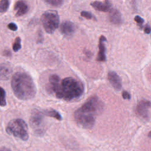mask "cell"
Segmentation results:
<instances>
[{"label": "cell", "mask_w": 151, "mask_h": 151, "mask_svg": "<svg viewBox=\"0 0 151 151\" xmlns=\"http://www.w3.org/2000/svg\"><path fill=\"white\" fill-rule=\"evenodd\" d=\"M49 84L50 89L56 97L66 101L78 99L84 92L82 83L73 77H65L61 80L58 75L52 74L49 77Z\"/></svg>", "instance_id": "1"}, {"label": "cell", "mask_w": 151, "mask_h": 151, "mask_svg": "<svg viewBox=\"0 0 151 151\" xmlns=\"http://www.w3.org/2000/svg\"><path fill=\"white\" fill-rule=\"evenodd\" d=\"M104 104L96 96H91L74 113V119L77 126L90 129L95 123V116L103 110Z\"/></svg>", "instance_id": "2"}, {"label": "cell", "mask_w": 151, "mask_h": 151, "mask_svg": "<svg viewBox=\"0 0 151 151\" xmlns=\"http://www.w3.org/2000/svg\"><path fill=\"white\" fill-rule=\"evenodd\" d=\"M11 87L15 96L21 100L32 99L37 91L31 77L27 73L22 72H17L12 76Z\"/></svg>", "instance_id": "3"}, {"label": "cell", "mask_w": 151, "mask_h": 151, "mask_svg": "<svg viewBox=\"0 0 151 151\" xmlns=\"http://www.w3.org/2000/svg\"><path fill=\"white\" fill-rule=\"evenodd\" d=\"M6 132L9 134L24 141L27 140L29 138L27 124L21 119H15L9 122L6 127Z\"/></svg>", "instance_id": "4"}, {"label": "cell", "mask_w": 151, "mask_h": 151, "mask_svg": "<svg viewBox=\"0 0 151 151\" xmlns=\"http://www.w3.org/2000/svg\"><path fill=\"white\" fill-rule=\"evenodd\" d=\"M41 20L48 34L53 33L59 25V15L56 11H47L42 14Z\"/></svg>", "instance_id": "5"}, {"label": "cell", "mask_w": 151, "mask_h": 151, "mask_svg": "<svg viewBox=\"0 0 151 151\" xmlns=\"http://www.w3.org/2000/svg\"><path fill=\"white\" fill-rule=\"evenodd\" d=\"M44 113L42 111L34 109L32 111L29 119V123L35 133L42 134L44 133Z\"/></svg>", "instance_id": "6"}, {"label": "cell", "mask_w": 151, "mask_h": 151, "mask_svg": "<svg viewBox=\"0 0 151 151\" xmlns=\"http://www.w3.org/2000/svg\"><path fill=\"white\" fill-rule=\"evenodd\" d=\"M151 107V102L147 100H142L137 104V114L143 119L148 117V109Z\"/></svg>", "instance_id": "7"}, {"label": "cell", "mask_w": 151, "mask_h": 151, "mask_svg": "<svg viewBox=\"0 0 151 151\" xmlns=\"http://www.w3.org/2000/svg\"><path fill=\"white\" fill-rule=\"evenodd\" d=\"M107 77L111 85L116 91L121 90L122 87V80L116 73L114 71H109L107 74Z\"/></svg>", "instance_id": "8"}, {"label": "cell", "mask_w": 151, "mask_h": 151, "mask_svg": "<svg viewBox=\"0 0 151 151\" xmlns=\"http://www.w3.org/2000/svg\"><path fill=\"white\" fill-rule=\"evenodd\" d=\"M14 10L16 11V17H21L27 13L29 10V6L25 1L19 0L14 5Z\"/></svg>", "instance_id": "9"}, {"label": "cell", "mask_w": 151, "mask_h": 151, "mask_svg": "<svg viewBox=\"0 0 151 151\" xmlns=\"http://www.w3.org/2000/svg\"><path fill=\"white\" fill-rule=\"evenodd\" d=\"M60 29L61 32L65 36H71L74 33L76 27L72 22L65 21L61 24Z\"/></svg>", "instance_id": "10"}, {"label": "cell", "mask_w": 151, "mask_h": 151, "mask_svg": "<svg viewBox=\"0 0 151 151\" xmlns=\"http://www.w3.org/2000/svg\"><path fill=\"white\" fill-rule=\"evenodd\" d=\"M90 5L96 10L101 12H109L111 9V4L109 0H105L104 2L96 1L91 2Z\"/></svg>", "instance_id": "11"}, {"label": "cell", "mask_w": 151, "mask_h": 151, "mask_svg": "<svg viewBox=\"0 0 151 151\" xmlns=\"http://www.w3.org/2000/svg\"><path fill=\"white\" fill-rule=\"evenodd\" d=\"M107 41L106 38L104 35H101L99 38V52L97 57V61L100 62L105 61L106 60V47L104 45V42Z\"/></svg>", "instance_id": "12"}, {"label": "cell", "mask_w": 151, "mask_h": 151, "mask_svg": "<svg viewBox=\"0 0 151 151\" xmlns=\"http://www.w3.org/2000/svg\"><path fill=\"white\" fill-rule=\"evenodd\" d=\"M109 21L115 25H119L122 23V17L120 12L117 9L111 8L109 11Z\"/></svg>", "instance_id": "13"}, {"label": "cell", "mask_w": 151, "mask_h": 151, "mask_svg": "<svg viewBox=\"0 0 151 151\" xmlns=\"http://www.w3.org/2000/svg\"><path fill=\"white\" fill-rule=\"evenodd\" d=\"M12 74L11 66L6 63L0 64V80H6L9 78Z\"/></svg>", "instance_id": "14"}, {"label": "cell", "mask_w": 151, "mask_h": 151, "mask_svg": "<svg viewBox=\"0 0 151 151\" xmlns=\"http://www.w3.org/2000/svg\"><path fill=\"white\" fill-rule=\"evenodd\" d=\"M42 112L44 115L55 118L58 120H61L63 119L61 115L59 113V112H58L55 110H54V109L44 110H42Z\"/></svg>", "instance_id": "15"}, {"label": "cell", "mask_w": 151, "mask_h": 151, "mask_svg": "<svg viewBox=\"0 0 151 151\" xmlns=\"http://www.w3.org/2000/svg\"><path fill=\"white\" fill-rule=\"evenodd\" d=\"M9 6V2L8 0L0 1V13H4L7 11Z\"/></svg>", "instance_id": "16"}, {"label": "cell", "mask_w": 151, "mask_h": 151, "mask_svg": "<svg viewBox=\"0 0 151 151\" xmlns=\"http://www.w3.org/2000/svg\"><path fill=\"white\" fill-rule=\"evenodd\" d=\"M6 104V93L4 89L0 86V106L4 107Z\"/></svg>", "instance_id": "17"}, {"label": "cell", "mask_w": 151, "mask_h": 151, "mask_svg": "<svg viewBox=\"0 0 151 151\" xmlns=\"http://www.w3.org/2000/svg\"><path fill=\"white\" fill-rule=\"evenodd\" d=\"M21 40L19 37H16L13 45H12V50L14 52L18 51L21 48Z\"/></svg>", "instance_id": "18"}, {"label": "cell", "mask_w": 151, "mask_h": 151, "mask_svg": "<svg viewBox=\"0 0 151 151\" xmlns=\"http://www.w3.org/2000/svg\"><path fill=\"white\" fill-rule=\"evenodd\" d=\"M64 0H44V1L48 4L55 6L58 7L62 5Z\"/></svg>", "instance_id": "19"}, {"label": "cell", "mask_w": 151, "mask_h": 151, "mask_svg": "<svg viewBox=\"0 0 151 151\" xmlns=\"http://www.w3.org/2000/svg\"><path fill=\"white\" fill-rule=\"evenodd\" d=\"M81 16L87 19H94L96 20V18L90 12L88 11H83L80 13Z\"/></svg>", "instance_id": "20"}, {"label": "cell", "mask_w": 151, "mask_h": 151, "mask_svg": "<svg viewBox=\"0 0 151 151\" xmlns=\"http://www.w3.org/2000/svg\"><path fill=\"white\" fill-rule=\"evenodd\" d=\"M134 20L135 21V22H136V23L139 25L140 28H142V24L144 23L145 20L143 18H142L141 17H140L139 15H136L135 16Z\"/></svg>", "instance_id": "21"}, {"label": "cell", "mask_w": 151, "mask_h": 151, "mask_svg": "<svg viewBox=\"0 0 151 151\" xmlns=\"http://www.w3.org/2000/svg\"><path fill=\"white\" fill-rule=\"evenodd\" d=\"M7 27H8V28L10 30L13 31H17V30L18 29V26H17V25L15 23H14V22H10V23H9V24H8Z\"/></svg>", "instance_id": "22"}, {"label": "cell", "mask_w": 151, "mask_h": 151, "mask_svg": "<svg viewBox=\"0 0 151 151\" xmlns=\"http://www.w3.org/2000/svg\"><path fill=\"white\" fill-rule=\"evenodd\" d=\"M122 97H123V98L124 99L129 100L131 98L130 94L128 91H123L122 93Z\"/></svg>", "instance_id": "23"}, {"label": "cell", "mask_w": 151, "mask_h": 151, "mask_svg": "<svg viewBox=\"0 0 151 151\" xmlns=\"http://www.w3.org/2000/svg\"><path fill=\"white\" fill-rule=\"evenodd\" d=\"M144 32L147 34H149L151 32V27L149 25H146L144 28Z\"/></svg>", "instance_id": "24"}, {"label": "cell", "mask_w": 151, "mask_h": 151, "mask_svg": "<svg viewBox=\"0 0 151 151\" xmlns=\"http://www.w3.org/2000/svg\"><path fill=\"white\" fill-rule=\"evenodd\" d=\"M3 55L6 57H10L11 55V52L9 50H6L3 51Z\"/></svg>", "instance_id": "25"}, {"label": "cell", "mask_w": 151, "mask_h": 151, "mask_svg": "<svg viewBox=\"0 0 151 151\" xmlns=\"http://www.w3.org/2000/svg\"><path fill=\"white\" fill-rule=\"evenodd\" d=\"M0 151H11L9 149L5 147H2L0 149Z\"/></svg>", "instance_id": "26"}, {"label": "cell", "mask_w": 151, "mask_h": 151, "mask_svg": "<svg viewBox=\"0 0 151 151\" xmlns=\"http://www.w3.org/2000/svg\"><path fill=\"white\" fill-rule=\"evenodd\" d=\"M148 136H149L150 138H151V131L149 133V134H148Z\"/></svg>", "instance_id": "27"}]
</instances>
